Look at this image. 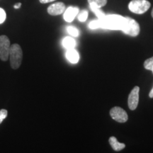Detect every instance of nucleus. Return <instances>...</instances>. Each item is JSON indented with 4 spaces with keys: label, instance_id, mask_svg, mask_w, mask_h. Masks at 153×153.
I'll use <instances>...</instances> for the list:
<instances>
[{
    "label": "nucleus",
    "instance_id": "obj_1",
    "mask_svg": "<svg viewBox=\"0 0 153 153\" xmlns=\"http://www.w3.org/2000/svg\"><path fill=\"white\" fill-rule=\"evenodd\" d=\"M101 28L109 30H121L125 17L117 14L106 15L104 19H100Z\"/></svg>",
    "mask_w": 153,
    "mask_h": 153
},
{
    "label": "nucleus",
    "instance_id": "obj_2",
    "mask_svg": "<svg viewBox=\"0 0 153 153\" xmlns=\"http://www.w3.org/2000/svg\"><path fill=\"white\" fill-rule=\"evenodd\" d=\"M10 64L13 69H18L22 62L23 52L22 49L19 44H13L10 47L9 51Z\"/></svg>",
    "mask_w": 153,
    "mask_h": 153
},
{
    "label": "nucleus",
    "instance_id": "obj_3",
    "mask_svg": "<svg viewBox=\"0 0 153 153\" xmlns=\"http://www.w3.org/2000/svg\"><path fill=\"white\" fill-rule=\"evenodd\" d=\"M123 33L128 35L135 37L140 33V25L136 21L131 17H125L121 30Z\"/></svg>",
    "mask_w": 153,
    "mask_h": 153
},
{
    "label": "nucleus",
    "instance_id": "obj_4",
    "mask_svg": "<svg viewBox=\"0 0 153 153\" xmlns=\"http://www.w3.org/2000/svg\"><path fill=\"white\" fill-rule=\"evenodd\" d=\"M151 4L147 0H132L128 4L129 10L137 14H143L150 9Z\"/></svg>",
    "mask_w": 153,
    "mask_h": 153
},
{
    "label": "nucleus",
    "instance_id": "obj_5",
    "mask_svg": "<svg viewBox=\"0 0 153 153\" xmlns=\"http://www.w3.org/2000/svg\"><path fill=\"white\" fill-rule=\"evenodd\" d=\"M10 41L7 36H0V59L7 61L9 56L10 51Z\"/></svg>",
    "mask_w": 153,
    "mask_h": 153
},
{
    "label": "nucleus",
    "instance_id": "obj_6",
    "mask_svg": "<svg viewBox=\"0 0 153 153\" xmlns=\"http://www.w3.org/2000/svg\"><path fill=\"white\" fill-rule=\"evenodd\" d=\"M110 116L113 119L118 123H125L128 119V116L126 111L118 106H115L111 109Z\"/></svg>",
    "mask_w": 153,
    "mask_h": 153
},
{
    "label": "nucleus",
    "instance_id": "obj_7",
    "mask_svg": "<svg viewBox=\"0 0 153 153\" xmlns=\"http://www.w3.org/2000/svg\"><path fill=\"white\" fill-rule=\"evenodd\" d=\"M139 87H135L130 93L128 96V107L131 111H134L136 109L139 102Z\"/></svg>",
    "mask_w": 153,
    "mask_h": 153
},
{
    "label": "nucleus",
    "instance_id": "obj_8",
    "mask_svg": "<svg viewBox=\"0 0 153 153\" xmlns=\"http://www.w3.org/2000/svg\"><path fill=\"white\" fill-rule=\"evenodd\" d=\"M65 9L66 7L64 3L56 2L49 6L48 8V13L52 16H57V15H60L64 13Z\"/></svg>",
    "mask_w": 153,
    "mask_h": 153
},
{
    "label": "nucleus",
    "instance_id": "obj_9",
    "mask_svg": "<svg viewBox=\"0 0 153 153\" xmlns=\"http://www.w3.org/2000/svg\"><path fill=\"white\" fill-rule=\"evenodd\" d=\"M79 13L77 7H70L65 9L64 12V19L67 22H72Z\"/></svg>",
    "mask_w": 153,
    "mask_h": 153
},
{
    "label": "nucleus",
    "instance_id": "obj_10",
    "mask_svg": "<svg viewBox=\"0 0 153 153\" xmlns=\"http://www.w3.org/2000/svg\"><path fill=\"white\" fill-rule=\"evenodd\" d=\"M67 58L68 59V60L70 62L75 64L77 63L78 61L79 60V53H77V51H75L74 48L72 49H68V52L66 53Z\"/></svg>",
    "mask_w": 153,
    "mask_h": 153
},
{
    "label": "nucleus",
    "instance_id": "obj_11",
    "mask_svg": "<svg viewBox=\"0 0 153 153\" xmlns=\"http://www.w3.org/2000/svg\"><path fill=\"white\" fill-rule=\"evenodd\" d=\"M108 142H109L111 148L115 151H120L126 148V145L124 143H118L117 139L114 136L110 137L109 140H108Z\"/></svg>",
    "mask_w": 153,
    "mask_h": 153
},
{
    "label": "nucleus",
    "instance_id": "obj_12",
    "mask_svg": "<svg viewBox=\"0 0 153 153\" xmlns=\"http://www.w3.org/2000/svg\"><path fill=\"white\" fill-rule=\"evenodd\" d=\"M62 45L67 49L74 48L76 45V41L71 37H66L63 39Z\"/></svg>",
    "mask_w": 153,
    "mask_h": 153
},
{
    "label": "nucleus",
    "instance_id": "obj_13",
    "mask_svg": "<svg viewBox=\"0 0 153 153\" xmlns=\"http://www.w3.org/2000/svg\"><path fill=\"white\" fill-rule=\"evenodd\" d=\"M90 6H94L98 8H101L106 4L107 0H88Z\"/></svg>",
    "mask_w": 153,
    "mask_h": 153
},
{
    "label": "nucleus",
    "instance_id": "obj_14",
    "mask_svg": "<svg viewBox=\"0 0 153 153\" xmlns=\"http://www.w3.org/2000/svg\"><path fill=\"white\" fill-rule=\"evenodd\" d=\"M90 8L91 9V11H92L93 12L96 14V16L98 17L99 19H104L105 16H106V14H104V11H103L102 10H101L100 8L96 7H94V6H90Z\"/></svg>",
    "mask_w": 153,
    "mask_h": 153
},
{
    "label": "nucleus",
    "instance_id": "obj_15",
    "mask_svg": "<svg viewBox=\"0 0 153 153\" xmlns=\"http://www.w3.org/2000/svg\"><path fill=\"white\" fill-rule=\"evenodd\" d=\"M144 68L146 70H151L153 73V57L147 59L144 62Z\"/></svg>",
    "mask_w": 153,
    "mask_h": 153
},
{
    "label": "nucleus",
    "instance_id": "obj_16",
    "mask_svg": "<svg viewBox=\"0 0 153 153\" xmlns=\"http://www.w3.org/2000/svg\"><path fill=\"white\" fill-rule=\"evenodd\" d=\"M89 27L91 29H97V28H101V22L100 19L98 20H94L91 22L89 24Z\"/></svg>",
    "mask_w": 153,
    "mask_h": 153
},
{
    "label": "nucleus",
    "instance_id": "obj_17",
    "mask_svg": "<svg viewBox=\"0 0 153 153\" xmlns=\"http://www.w3.org/2000/svg\"><path fill=\"white\" fill-rule=\"evenodd\" d=\"M68 32L69 34H70L72 36H74V37H77L79 36V30H78L77 28H76L74 26H68Z\"/></svg>",
    "mask_w": 153,
    "mask_h": 153
},
{
    "label": "nucleus",
    "instance_id": "obj_18",
    "mask_svg": "<svg viewBox=\"0 0 153 153\" xmlns=\"http://www.w3.org/2000/svg\"><path fill=\"white\" fill-rule=\"evenodd\" d=\"M88 17V11L87 10H82L78 14V19L79 22H84L87 19Z\"/></svg>",
    "mask_w": 153,
    "mask_h": 153
},
{
    "label": "nucleus",
    "instance_id": "obj_19",
    "mask_svg": "<svg viewBox=\"0 0 153 153\" xmlns=\"http://www.w3.org/2000/svg\"><path fill=\"white\" fill-rule=\"evenodd\" d=\"M7 114H8V112H7V110L6 109H1L0 110V124L2 123L4 120L7 118Z\"/></svg>",
    "mask_w": 153,
    "mask_h": 153
},
{
    "label": "nucleus",
    "instance_id": "obj_20",
    "mask_svg": "<svg viewBox=\"0 0 153 153\" xmlns=\"http://www.w3.org/2000/svg\"><path fill=\"white\" fill-rule=\"evenodd\" d=\"M6 18H7V15H6L5 11L3 9L0 8V24L5 22Z\"/></svg>",
    "mask_w": 153,
    "mask_h": 153
},
{
    "label": "nucleus",
    "instance_id": "obj_21",
    "mask_svg": "<svg viewBox=\"0 0 153 153\" xmlns=\"http://www.w3.org/2000/svg\"><path fill=\"white\" fill-rule=\"evenodd\" d=\"M56 1V0H39V1L42 4H47L49 2H52V1Z\"/></svg>",
    "mask_w": 153,
    "mask_h": 153
},
{
    "label": "nucleus",
    "instance_id": "obj_22",
    "mask_svg": "<svg viewBox=\"0 0 153 153\" xmlns=\"http://www.w3.org/2000/svg\"><path fill=\"white\" fill-rule=\"evenodd\" d=\"M21 6H22V4H21V3H17L16 4H15L14 6V9H19L21 7Z\"/></svg>",
    "mask_w": 153,
    "mask_h": 153
},
{
    "label": "nucleus",
    "instance_id": "obj_23",
    "mask_svg": "<svg viewBox=\"0 0 153 153\" xmlns=\"http://www.w3.org/2000/svg\"><path fill=\"white\" fill-rule=\"evenodd\" d=\"M149 97H150V98H153V87H152V89H151L150 93H149Z\"/></svg>",
    "mask_w": 153,
    "mask_h": 153
},
{
    "label": "nucleus",
    "instance_id": "obj_24",
    "mask_svg": "<svg viewBox=\"0 0 153 153\" xmlns=\"http://www.w3.org/2000/svg\"><path fill=\"white\" fill-rule=\"evenodd\" d=\"M151 15H152V17L153 18V9H152V13H151Z\"/></svg>",
    "mask_w": 153,
    "mask_h": 153
}]
</instances>
